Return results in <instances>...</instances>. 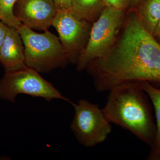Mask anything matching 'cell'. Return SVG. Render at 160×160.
<instances>
[{"instance_id": "obj_1", "label": "cell", "mask_w": 160, "mask_h": 160, "mask_svg": "<svg viewBox=\"0 0 160 160\" xmlns=\"http://www.w3.org/2000/svg\"><path fill=\"white\" fill-rule=\"evenodd\" d=\"M122 37L103 58L87 66L97 91H109L129 83L146 82L160 89V43L130 13Z\"/></svg>"}, {"instance_id": "obj_2", "label": "cell", "mask_w": 160, "mask_h": 160, "mask_svg": "<svg viewBox=\"0 0 160 160\" xmlns=\"http://www.w3.org/2000/svg\"><path fill=\"white\" fill-rule=\"evenodd\" d=\"M108 92L102 109L107 119L151 147L155 136L156 123L150 99L140 84H123Z\"/></svg>"}, {"instance_id": "obj_3", "label": "cell", "mask_w": 160, "mask_h": 160, "mask_svg": "<svg viewBox=\"0 0 160 160\" xmlns=\"http://www.w3.org/2000/svg\"><path fill=\"white\" fill-rule=\"evenodd\" d=\"M18 30L24 44L27 67L39 73H48L70 62L59 38L48 30L38 33L22 24Z\"/></svg>"}, {"instance_id": "obj_4", "label": "cell", "mask_w": 160, "mask_h": 160, "mask_svg": "<svg viewBox=\"0 0 160 160\" xmlns=\"http://www.w3.org/2000/svg\"><path fill=\"white\" fill-rule=\"evenodd\" d=\"M25 94L42 98L46 102L62 100L72 104L39 72L26 67L5 72L0 80V99L14 103L18 95Z\"/></svg>"}, {"instance_id": "obj_5", "label": "cell", "mask_w": 160, "mask_h": 160, "mask_svg": "<svg viewBox=\"0 0 160 160\" xmlns=\"http://www.w3.org/2000/svg\"><path fill=\"white\" fill-rule=\"evenodd\" d=\"M123 12L122 9L105 7L92 27L87 44L78 58V71L86 69L89 63L102 59L108 54L114 43Z\"/></svg>"}, {"instance_id": "obj_6", "label": "cell", "mask_w": 160, "mask_h": 160, "mask_svg": "<svg viewBox=\"0 0 160 160\" xmlns=\"http://www.w3.org/2000/svg\"><path fill=\"white\" fill-rule=\"evenodd\" d=\"M74 107V115L70 129L78 142L92 147L104 142L112 132L111 123L98 104L80 99Z\"/></svg>"}, {"instance_id": "obj_7", "label": "cell", "mask_w": 160, "mask_h": 160, "mask_svg": "<svg viewBox=\"0 0 160 160\" xmlns=\"http://www.w3.org/2000/svg\"><path fill=\"white\" fill-rule=\"evenodd\" d=\"M70 62L76 63L87 42L89 25L70 10H58L52 22Z\"/></svg>"}, {"instance_id": "obj_8", "label": "cell", "mask_w": 160, "mask_h": 160, "mask_svg": "<svg viewBox=\"0 0 160 160\" xmlns=\"http://www.w3.org/2000/svg\"><path fill=\"white\" fill-rule=\"evenodd\" d=\"M15 15L31 29L46 31L52 25L58 10L53 0H19Z\"/></svg>"}, {"instance_id": "obj_9", "label": "cell", "mask_w": 160, "mask_h": 160, "mask_svg": "<svg viewBox=\"0 0 160 160\" xmlns=\"http://www.w3.org/2000/svg\"><path fill=\"white\" fill-rule=\"evenodd\" d=\"M0 63L5 72L26 67L24 44L18 29L9 27L0 51Z\"/></svg>"}, {"instance_id": "obj_10", "label": "cell", "mask_w": 160, "mask_h": 160, "mask_svg": "<svg viewBox=\"0 0 160 160\" xmlns=\"http://www.w3.org/2000/svg\"><path fill=\"white\" fill-rule=\"evenodd\" d=\"M148 95L154 108L156 119V134L147 159L160 160V89L146 82L139 83Z\"/></svg>"}, {"instance_id": "obj_11", "label": "cell", "mask_w": 160, "mask_h": 160, "mask_svg": "<svg viewBox=\"0 0 160 160\" xmlns=\"http://www.w3.org/2000/svg\"><path fill=\"white\" fill-rule=\"evenodd\" d=\"M137 14L146 31L153 35L160 19V0H142Z\"/></svg>"}, {"instance_id": "obj_12", "label": "cell", "mask_w": 160, "mask_h": 160, "mask_svg": "<svg viewBox=\"0 0 160 160\" xmlns=\"http://www.w3.org/2000/svg\"><path fill=\"white\" fill-rule=\"evenodd\" d=\"M102 5L103 0H72L71 10L79 18L89 21L97 14Z\"/></svg>"}, {"instance_id": "obj_13", "label": "cell", "mask_w": 160, "mask_h": 160, "mask_svg": "<svg viewBox=\"0 0 160 160\" xmlns=\"http://www.w3.org/2000/svg\"><path fill=\"white\" fill-rule=\"evenodd\" d=\"M18 1L0 0V20L9 27L17 29L22 25L14 13L15 5Z\"/></svg>"}, {"instance_id": "obj_14", "label": "cell", "mask_w": 160, "mask_h": 160, "mask_svg": "<svg viewBox=\"0 0 160 160\" xmlns=\"http://www.w3.org/2000/svg\"><path fill=\"white\" fill-rule=\"evenodd\" d=\"M132 0H103V6L124 10Z\"/></svg>"}, {"instance_id": "obj_15", "label": "cell", "mask_w": 160, "mask_h": 160, "mask_svg": "<svg viewBox=\"0 0 160 160\" xmlns=\"http://www.w3.org/2000/svg\"><path fill=\"white\" fill-rule=\"evenodd\" d=\"M58 10L71 9L72 0H53Z\"/></svg>"}, {"instance_id": "obj_16", "label": "cell", "mask_w": 160, "mask_h": 160, "mask_svg": "<svg viewBox=\"0 0 160 160\" xmlns=\"http://www.w3.org/2000/svg\"><path fill=\"white\" fill-rule=\"evenodd\" d=\"M9 26L0 20V51L4 43Z\"/></svg>"}, {"instance_id": "obj_17", "label": "cell", "mask_w": 160, "mask_h": 160, "mask_svg": "<svg viewBox=\"0 0 160 160\" xmlns=\"http://www.w3.org/2000/svg\"><path fill=\"white\" fill-rule=\"evenodd\" d=\"M152 36L154 37L157 41L160 43V19L158 22Z\"/></svg>"}, {"instance_id": "obj_18", "label": "cell", "mask_w": 160, "mask_h": 160, "mask_svg": "<svg viewBox=\"0 0 160 160\" xmlns=\"http://www.w3.org/2000/svg\"><path fill=\"white\" fill-rule=\"evenodd\" d=\"M142 1V0H132L131 2H132V4L133 5H135L139 4Z\"/></svg>"}, {"instance_id": "obj_19", "label": "cell", "mask_w": 160, "mask_h": 160, "mask_svg": "<svg viewBox=\"0 0 160 160\" xmlns=\"http://www.w3.org/2000/svg\"><path fill=\"white\" fill-rule=\"evenodd\" d=\"M0 19H1V17H0Z\"/></svg>"}]
</instances>
